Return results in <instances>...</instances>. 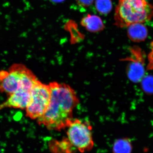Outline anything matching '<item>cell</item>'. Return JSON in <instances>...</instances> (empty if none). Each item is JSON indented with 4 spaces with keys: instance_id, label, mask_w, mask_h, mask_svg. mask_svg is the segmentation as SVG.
I'll use <instances>...</instances> for the list:
<instances>
[{
    "instance_id": "12",
    "label": "cell",
    "mask_w": 153,
    "mask_h": 153,
    "mask_svg": "<svg viewBox=\"0 0 153 153\" xmlns=\"http://www.w3.org/2000/svg\"><path fill=\"white\" fill-rule=\"evenodd\" d=\"M141 81L142 87L144 91L149 94H153V76H144Z\"/></svg>"
},
{
    "instance_id": "6",
    "label": "cell",
    "mask_w": 153,
    "mask_h": 153,
    "mask_svg": "<svg viewBox=\"0 0 153 153\" xmlns=\"http://www.w3.org/2000/svg\"><path fill=\"white\" fill-rule=\"evenodd\" d=\"M130 52L131 55L128 58L129 62L127 68V74L132 82H139L145 75L143 57L141 50L138 47L131 48Z\"/></svg>"
},
{
    "instance_id": "5",
    "label": "cell",
    "mask_w": 153,
    "mask_h": 153,
    "mask_svg": "<svg viewBox=\"0 0 153 153\" xmlns=\"http://www.w3.org/2000/svg\"><path fill=\"white\" fill-rule=\"evenodd\" d=\"M68 139L72 146L81 153L90 151L94 143L91 126L79 119H73L67 127Z\"/></svg>"
},
{
    "instance_id": "14",
    "label": "cell",
    "mask_w": 153,
    "mask_h": 153,
    "mask_svg": "<svg viewBox=\"0 0 153 153\" xmlns=\"http://www.w3.org/2000/svg\"><path fill=\"white\" fill-rule=\"evenodd\" d=\"M151 51L148 56L149 65L148 68L149 69H153V41L151 44Z\"/></svg>"
},
{
    "instance_id": "4",
    "label": "cell",
    "mask_w": 153,
    "mask_h": 153,
    "mask_svg": "<svg viewBox=\"0 0 153 153\" xmlns=\"http://www.w3.org/2000/svg\"><path fill=\"white\" fill-rule=\"evenodd\" d=\"M49 85L38 80L31 90V98L26 108V116L31 119L38 120L47 111L51 99Z\"/></svg>"
},
{
    "instance_id": "7",
    "label": "cell",
    "mask_w": 153,
    "mask_h": 153,
    "mask_svg": "<svg viewBox=\"0 0 153 153\" xmlns=\"http://www.w3.org/2000/svg\"><path fill=\"white\" fill-rule=\"evenodd\" d=\"M6 101L0 104V110L5 108L25 109L31 98V90L21 89L10 94Z\"/></svg>"
},
{
    "instance_id": "13",
    "label": "cell",
    "mask_w": 153,
    "mask_h": 153,
    "mask_svg": "<svg viewBox=\"0 0 153 153\" xmlns=\"http://www.w3.org/2000/svg\"><path fill=\"white\" fill-rule=\"evenodd\" d=\"M94 0H76V3L80 7L87 8L93 4Z\"/></svg>"
},
{
    "instance_id": "9",
    "label": "cell",
    "mask_w": 153,
    "mask_h": 153,
    "mask_svg": "<svg viewBox=\"0 0 153 153\" xmlns=\"http://www.w3.org/2000/svg\"><path fill=\"white\" fill-rule=\"evenodd\" d=\"M80 24L88 31L91 33L100 32L105 27L100 17L91 14H88L83 17Z\"/></svg>"
},
{
    "instance_id": "16",
    "label": "cell",
    "mask_w": 153,
    "mask_h": 153,
    "mask_svg": "<svg viewBox=\"0 0 153 153\" xmlns=\"http://www.w3.org/2000/svg\"><path fill=\"white\" fill-rule=\"evenodd\" d=\"M0 153H1V152H0Z\"/></svg>"
},
{
    "instance_id": "8",
    "label": "cell",
    "mask_w": 153,
    "mask_h": 153,
    "mask_svg": "<svg viewBox=\"0 0 153 153\" xmlns=\"http://www.w3.org/2000/svg\"><path fill=\"white\" fill-rule=\"evenodd\" d=\"M127 35L130 40L134 42L144 41L147 38V28L143 23H135L127 27Z\"/></svg>"
},
{
    "instance_id": "15",
    "label": "cell",
    "mask_w": 153,
    "mask_h": 153,
    "mask_svg": "<svg viewBox=\"0 0 153 153\" xmlns=\"http://www.w3.org/2000/svg\"><path fill=\"white\" fill-rule=\"evenodd\" d=\"M54 1H57L58 2H60L62 1H63V0H54Z\"/></svg>"
},
{
    "instance_id": "11",
    "label": "cell",
    "mask_w": 153,
    "mask_h": 153,
    "mask_svg": "<svg viewBox=\"0 0 153 153\" xmlns=\"http://www.w3.org/2000/svg\"><path fill=\"white\" fill-rule=\"evenodd\" d=\"M95 7L100 13L106 15L112 10V4L111 0H96Z\"/></svg>"
},
{
    "instance_id": "3",
    "label": "cell",
    "mask_w": 153,
    "mask_h": 153,
    "mask_svg": "<svg viewBox=\"0 0 153 153\" xmlns=\"http://www.w3.org/2000/svg\"><path fill=\"white\" fill-rule=\"evenodd\" d=\"M38 80L25 65L14 64L8 70L0 71V92L10 95L19 89L31 90Z\"/></svg>"
},
{
    "instance_id": "10",
    "label": "cell",
    "mask_w": 153,
    "mask_h": 153,
    "mask_svg": "<svg viewBox=\"0 0 153 153\" xmlns=\"http://www.w3.org/2000/svg\"><path fill=\"white\" fill-rule=\"evenodd\" d=\"M132 146L129 140L126 138L117 140L113 147V153H131Z\"/></svg>"
},
{
    "instance_id": "2",
    "label": "cell",
    "mask_w": 153,
    "mask_h": 153,
    "mask_svg": "<svg viewBox=\"0 0 153 153\" xmlns=\"http://www.w3.org/2000/svg\"><path fill=\"white\" fill-rule=\"evenodd\" d=\"M153 17V6L146 0H119L115 10L114 24L127 27L135 23H144Z\"/></svg>"
},
{
    "instance_id": "1",
    "label": "cell",
    "mask_w": 153,
    "mask_h": 153,
    "mask_svg": "<svg viewBox=\"0 0 153 153\" xmlns=\"http://www.w3.org/2000/svg\"><path fill=\"white\" fill-rule=\"evenodd\" d=\"M51 99L47 111L37 120L39 124L51 130L66 128L73 120V111L79 103L76 93L69 85L56 82L49 84Z\"/></svg>"
}]
</instances>
